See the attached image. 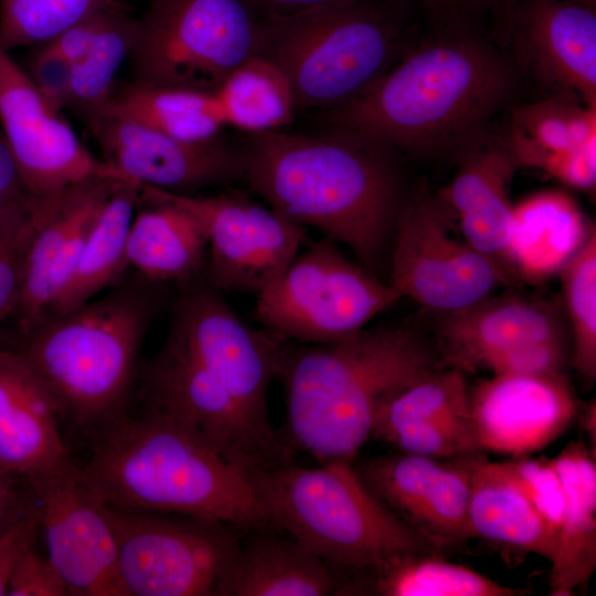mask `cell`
Wrapping results in <instances>:
<instances>
[{
    "mask_svg": "<svg viewBox=\"0 0 596 596\" xmlns=\"http://www.w3.org/2000/svg\"><path fill=\"white\" fill-rule=\"evenodd\" d=\"M515 86L511 63L470 26H441L352 100L324 110L326 126L396 151L464 148L486 131Z\"/></svg>",
    "mask_w": 596,
    "mask_h": 596,
    "instance_id": "obj_2",
    "label": "cell"
},
{
    "mask_svg": "<svg viewBox=\"0 0 596 596\" xmlns=\"http://www.w3.org/2000/svg\"><path fill=\"white\" fill-rule=\"evenodd\" d=\"M502 140L518 167L534 153L583 148L596 142V108L563 95L520 105Z\"/></svg>",
    "mask_w": 596,
    "mask_h": 596,
    "instance_id": "obj_32",
    "label": "cell"
},
{
    "mask_svg": "<svg viewBox=\"0 0 596 596\" xmlns=\"http://www.w3.org/2000/svg\"><path fill=\"white\" fill-rule=\"evenodd\" d=\"M135 394L140 408L191 427L251 469L291 461L256 434L221 371L171 326L160 350L140 364Z\"/></svg>",
    "mask_w": 596,
    "mask_h": 596,
    "instance_id": "obj_11",
    "label": "cell"
},
{
    "mask_svg": "<svg viewBox=\"0 0 596 596\" xmlns=\"http://www.w3.org/2000/svg\"><path fill=\"white\" fill-rule=\"evenodd\" d=\"M398 299L389 283L323 237L256 295L252 313L260 328L287 340L323 345L364 329Z\"/></svg>",
    "mask_w": 596,
    "mask_h": 596,
    "instance_id": "obj_9",
    "label": "cell"
},
{
    "mask_svg": "<svg viewBox=\"0 0 596 596\" xmlns=\"http://www.w3.org/2000/svg\"><path fill=\"white\" fill-rule=\"evenodd\" d=\"M585 415H586L585 416L586 418L583 419L584 427L586 428L588 434L590 436L593 434V437L595 438V404L594 403L593 405H589Z\"/></svg>",
    "mask_w": 596,
    "mask_h": 596,
    "instance_id": "obj_51",
    "label": "cell"
},
{
    "mask_svg": "<svg viewBox=\"0 0 596 596\" xmlns=\"http://www.w3.org/2000/svg\"><path fill=\"white\" fill-rule=\"evenodd\" d=\"M140 187L198 222L207 244L204 277L223 294H259L283 273L306 238V227L236 191L188 195Z\"/></svg>",
    "mask_w": 596,
    "mask_h": 596,
    "instance_id": "obj_13",
    "label": "cell"
},
{
    "mask_svg": "<svg viewBox=\"0 0 596 596\" xmlns=\"http://www.w3.org/2000/svg\"><path fill=\"white\" fill-rule=\"evenodd\" d=\"M40 510L47 557L71 595L123 596L107 504L71 462L26 481Z\"/></svg>",
    "mask_w": 596,
    "mask_h": 596,
    "instance_id": "obj_15",
    "label": "cell"
},
{
    "mask_svg": "<svg viewBox=\"0 0 596 596\" xmlns=\"http://www.w3.org/2000/svg\"><path fill=\"white\" fill-rule=\"evenodd\" d=\"M89 439L79 472L109 505L212 519L243 533L278 530L252 469L178 421L140 408Z\"/></svg>",
    "mask_w": 596,
    "mask_h": 596,
    "instance_id": "obj_3",
    "label": "cell"
},
{
    "mask_svg": "<svg viewBox=\"0 0 596 596\" xmlns=\"http://www.w3.org/2000/svg\"><path fill=\"white\" fill-rule=\"evenodd\" d=\"M469 521L475 538L497 541L553 562V530L509 476L502 462L471 455Z\"/></svg>",
    "mask_w": 596,
    "mask_h": 596,
    "instance_id": "obj_26",
    "label": "cell"
},
{
    "mask_svg": "<svg viewBox=\"0 0 596 596\" xmlns=\"http://www.w3.org/2000/svg\"><path fill=\"white\" fill-rule=\"evenodd\" d=\"M573 338V362L587 381L596 377V233L558 273Z\"/></svg>",
    "mask_w": 596,
    "mask_h": 596,
    "instance_id": "obj_37",
    "label": "cell"
},
{
    "mask_svg": "<svg viewBox=\"0 0 596 596\" xmlns=\"http://www.w3.org/2000/svg\"><path fill=\"white\" fill-rule=\"evenodd\" d=\"M421 9L439 26H470L488 13L498 17L513 0H402Z\"/></svg>",
    "mask_w": 596,
    "mask_h": 596,
    "instance_id": "obj_48",
    "label": "cell"
},
{
    "mask_svg": "<svg viewBox=\"0 0 596 596\" xmlns=\"http://www.w3.org/2000/svg\"><path fill=\"white\" fill-rule=\"evenodd\" d=\"M595 228L562 191H544L513 205L507 269L529 283L558 274Z\"/></svg>",
    "mask_w": 596,
    "mask_h": 596,
    "instance_id": "obj_23",
    "label": "cell"
},
{
    "mask_svg": "<svg viewBox=\"0 0 596 596\" xmlns=\"http://www.w3.org/2000/svg\"><path fill=\"white\" fill-rule=\"evenodd\" d=\"M126 254L136 274L175 288L204 275L207 244L202 228L187 211L140 187Z\"/></svg>",
    "mask_w": 596,
    "mask_h": 596,
    "instance_id": "obj_25",
    "label": "cell"
},
{
    "mask_svg": "<svg viewBox=\"0 0 596 596\" xmlns=\"http://www.w3.org/2000/svg\"><path fill=\"white\" fill-rule=\"evenodd\" d=\"M40 529V510L33 497L28 508L0 531V596L8 595L10 579L23 555L33 549Z\"/></svg>",
    "mask_w": 596,
    "mask_h": 596,
    "instance_id": "obj_46",
    "label": "cell"
},
{
    "mask_svg": "<svg viewBox=\"0 0 596 596\" xmlns=\"http://www.w3.org/2000/svg\"><path fill=\"white\" fill-rule=\"evenodd\" d=\"M438 370L432 347L406 326L364 328L323 345L287 340L277 373L287 408L281 435L320 464L353 461L383 404Z\"/></svg>",
    "mask_w": 596,
    "mask_h": 596,
    "instance_id": "obj_4",
    "label": "cell"
},
{
    "mask_svg": "<svg viewBox=\"0 0 596 596\" xmlns=\"http://www.w3.org/2000/svg\"><path fill=\"white\" fill-rule=\"evenodd\" d=\"M138 19L126 6L110 8L85 55L72 64L71 107L86 119L98 114L115 92L116 76L129 58Z\"/></svg>",
    "mask_w": 596,
    "mask_h": 596,
    "instance_id": "obj_33",
    "label": "cell"
},
{
    "mask_svg": "<svg viewBox=\"0 0 596 596\" xmlns=\"http://www.w3.org/2000/svg\"><path fill=\"white\" fill-rule=\"evenodd\" d=\"M33 500L28 483L0 467V531L17 519Z\"/></svg>",
    "mask_w": 596,
    "mask_h": 596,
    "instance_id": "obj_49",
    "label": "cell"
},
{
    "mask_svg": "<svg viewBox=\"0 0 596 596\" xmlns=\"http://www.w3.org/2000/svg\"><path fill=\"white\" fill-rule=\"evenodd\" d=\"M352 464L366 488L409 524L444 465L436 458L402 451Z\"/></svg>",
    "mask_w": 596,
    "mask_h": 596,
    "instance_id": "obj_36",
    "label": "cell"
},
{
    "mask_svg": "<svg viewBox=\"0 0 596 596\" xmlns=\"http://www.w3.org/2000/svg\"><path fill=\"white\" fill-rule=\"evenodd\" d=\"M54 207L0 226V350L15 344L23 255L33 233Z\"/></svg>",
    "mask_w": 596,
    "mask_h": 596,
    "instance_id": "obj_39",
    "label": "cell"
},
{
    "mask_svg": "<svg viewBox=\"0 0 596 596\" xmlns=\"http://www.w3.org/2000/svg\"><path fill=\"white\" fill-rule=\"evenodd\" d=\"M472 454L444 462L413 519L412 525L439 546L475 538L469 521Z\"/></svg>",
    "mask_w": 596,
    "mask_h": 596,
    "instance_id": "obj_38",
    "label": "cell"
},
{
    "mask_svg": "<svg viewBox=\"0 0 596 596\" xmlns=\"http://www.w3.org/2000/svg\"><path fill=\"white\" fill-rule=\"evenodd\" d=\"M524 67L596 108V11L574 0H513L499 15Z\"/></svg>",
    "mask_w": 596,
    "mask_h": 596,
    "instance_id": "obj_17",
    "label": "cell"
},
{
    "mask_svg": "<svg viewBox=\"0 0 596 596\" xmlns=\"http://www.w3.org/2000/svg\"><path fill=\"white\" fill-rule=\"evenodd\" d=\"M53 395L15 347L0 350V467L23 479L72 461Z\"/></svg>",
    "mask_w": 596,
    "mask_h": 596,
    "instance_id": "obj_20",
    "label": "cell"
},
{
    "mask_svg": "<svg viewBox=\"0 0 596 596\" xmlns=\"http://www.w3.org/2000/svg\"><path fill=\"white\" fill-rule=\"evenodd\" d=\"M397 3L354 0L290 17H265L258 54L284 72L297 109L339 107L396 63L404 40Z\"/></svg>",
    "mask_w": 596,
    "mask_h": 596,
    "instance_id": "obj_7",
    "label": "cell"
},
{
    "mask_svg": "<svg viewBox=\"0 0 596 596\" xmlns=\"http://www.w3.org/2000/svg\"><path fill=\"white\" fill-rule=\"evenodd\" d=\"M276 530L245 532L222 596L339 595L342 581L334 566L295 539Z\"/></svg>",
    "mask_w": 596,
    "mask_h": 596,
    "instance_id": "obj_24",
    "label": "cell"
},
{
    "mask_svg": "<svg viewBox=\"0 0 596 596\" xmlns=\"http://www.w3.org/2000/svg\"><path fill=\"white\" fill-rule=\"evenodd\" d=\"M226 126L248 134L283 130L297 110L290 83L269 58L256 54L215 89Z\"/></svg>",
    "mask_w": 596,
    "mask_h": 596,
    "instance_id": "obj_31",
    "label": "cell"
},
{
    "mask_svg": "<svg viewBox=\"0 0 596 596\" xmlns=\"http://www.w3.org/2000/svg\"><path fill=\"white\" fill-rule=\"evenodd\" d=\"M139 202L140 184L118 181L45 317L81 307L126 277L127 238Z\"/></svg>",
    "mask_w": 596,
    "mask_h": 596,
    "instance_id": "obj_28",
    "label": "cell"
},
{
    "mask_svg": "<svg viewBox=\"0 0 596 596\" xmlns=\"http://www.w3.org/2000/svg\"><path fill=\"white\" fill-rule=\"evenodd\" d=\"M170 287L135 273L102 298L49 315L15 348L46 385L63 421L86 436L126 414L136 392L138 356Z\"/></svg>",
    "mask_w": 596,
    "mask_h": 596,
    "instance_id": "obj_5",
    "label": "cell"
},
{
    "mask_svg": "<svg viewBox=\"0 0 596 596\" xmlns=\"http://www.w3.org/2000/svg\"><path fill=\"white\" fill-rule=\"evenodd\" d=\"M120 180L92 178L68 188L33 233L22 260L17 344L47 313Z\"/></svg>",
    "mask_w": 596,
    "mask_h": 596,
    "instance_id": "obj_19",
    "label": "cell"
},
{
    "mask_svg": "<svg viewBox=\"0 0 596 596\" xmlns=\"http://www.w3.org/2000/svg\"><path fill=\"white\" fill-rule=\"evenodd\" d=\"M8 595L68 596L71 593L49 557H42L31 549L15 567L9 583Z\"/></svg>",
    "mask_w": 596,
    "mask_h": 596,
    "instance_id": "obj_47",
    "label": "cell"
},
{
    "mask_svg": "<svg viewBox=\"0 0 596 596\" xmlns=\"http://www.w3.org/2000/svg\"><path fill=\"white\" fill-rule=\"evenodd\" d=\"M24 71L53 107L62 111L71 105L72 63L51 44L36 45Z\"/></svg>",
    "mask_w": 596,
    "mask_h": 596,
    "instance_id": "obj_43",
    "label": "cell"
},
{
    "mask_svg": "<svg viewBox=\"0 0 596 596\" xmlns=\"http://www.w3.org/2000/svg\"><path fill=\"white\" fill-rule=\"evenodd\" d=\"M119 0H0V46L9 51L50 42Z\"/></svg>",
    "mask_w": 596,
    "mask_h": 596,
    "instance_id": "obj_35",
    "label": "cell"
},
{
    "mask_svg": "<svg viewBox=\"0 0 596 596\" xmlns=\"http://www.w3.org/2000/svg\"><path fill=\"white\" fill-rule=\"evenodd\" d=\"M264 22L251 0H149L129 56L135 82L215 92L259 53Z\"/></svg>",
    "mask_w": 596,
    "mask_h": 596,
    "instance_id": "obj_8",
    "label": "cell"
},
{
    "mask_svg": "<svg viewBox=\"0 0 596 596\" xmlns=\"http://www.w3.org/2000/svg\"><path fill=\"white\" fill-rule=\"evenodd\" d=\"M0 130L29 191L57 200L92 178L125 179L92 155L72 126L35 88L24 68L0 46Z\"/></svg>",
    "mask_w": 596,
    "mask_h": 596,
    "instance_id": "obj_14",
    "label": "cell"
},
{
    "mask_svg": "<svg viewBox=\"0 0 596 596\" xmlns=\"http://www.w3.org/2000/svg\"><path fill=\"white\" fill-rule=\"evenodd\" d=\"M565 362V341H533L487 354L477 362L475 370L485 369L492 375L563 374Z\"/></svg>",
    "mask_w": 596,
    "mask_h": 596,
    "instance_id": "obj_42",
    "label": "cell"
},
{
    "mask_svg": "<svg viewBox=\"0 0 596 596\" xmlns=\"http://www.w3.org/2000/svg\"><path fill=\"white\" fill-rule=\"evenodd\" d=\"M252 134L241 148L249 188L290 221L347 245L372 273L404 202L395 151L353 130Z\"/></svg>",
    "mask_w": 596,
    "mask_h": 596,
    "instance_id": "obj_1",
    "label": "cell"
},
{
    "mask_svg": "<svg viewBox=\"0 0 596 596\" xmlns=\"http://www.w3.org/2000/svg\"><path fill=\"white\" fill-rule=\"evenodd\" d=\"M389 279L400 298L443 313L469 307L509 280L500 265L450 236L439 202L424 190L405 196L398 212Z\"/></svg>",
    "mask_w": 596,
    "mask_h": 596,
    "instance_id": "obj_12",
    "label": "cell"
},
{
    "mask_svg": "<svg viewBox=\"0 0 596 596\" xmlns=\"http://www.w3.org/2000/svg\"><path fill=\"white\" fill-rule=\"evenodd\" d=\"M265 17H290L354 0H251Z\"/></svg>",
    "mask_w": 596,
    "mask_h": 596,
    "instance_id": "obj_50",
    "label": "cell"
},
{
    "mask_svg": "<svg viewBox=\"0 0 596 596\" xmlns=\"http://www.w3.org/2000/svg\"><path fill=\"white\" fill-rule=\"evenodd\" d=\"M557 308L550 301L519 296H488L444 313L437 327L440 352L453 368L475 370L487 354L533 341H565Z\"/></svg>",
    "mask_w": 596,
    "mask_h": 596,
    "instance_id": "obj_22",
    "label": "cell"
},
{
    "mask_svg": "<svg viewBox=\"0 0 596 596\" xmlns=\"http://www.w3.org/2000/svg\"><path fill=\"white\" fill-rule=\"evenodd\" d=\"M87 121L103 160L140 185L191 195L243 175L241 149L220 137L185 141L106 114Z\"/></svg>",
    "mask_w": 596,
    "mask_h": 596,
    "instance_id": "obj_16",
    "label": "cell"
},
{
    "mask_svg": "<svg viewBox=\"0 0 596 596\" xmlns=\"http://www.w3.org/2000/svg\"><path fill=\"white\" fill-rule=\"evenodd\" d=\"M578 3L585 4L587 7L595 8L596 0H574Z\"/></svg>",
    "mask_w": 596,
    "mask_h": 596,
    "instance_id": "obj_52",
    "label": "cell"
},
{
    "mask_svg": "<svg viewBox=\"0 0 596 596\" xmlns=\"http://www.w3.org/2000/svg\"><path fill=\"white\" fill-rule=\"evenodd\" d=\"M459 170L440 201L458 219L465 242L505 273L513 204L510 187L518 168L502 137L486 131L464 148Z\"/></svg>",
    "mask_w": 596,
    "mask_h": 596,
    "instance_id": "obj_21",
    "label": "cell"
},
{
    "mask_svg": "<svg viewBox=\"0 0 596 596\" xmlns=\"http://www.w3.org/2000/svg\"><path fill=\"white\" fill-rule=\"evenodd\" d=\"M252 478L277 529L334 567L358 572L394 555L440 547L385 507L352 461L316 468L288 461L252 469Z\"/></svg>",
    "mask_w": 596,
    "mask_h": 596,
    "instance_id": "obj_6",
    "label": "cell"
},
{
    "mask_svg": "<svg viewBox=\"0 0 596 596\" xmlns=\"http://www.w3.org/2000/svg\"><path fill=\"white\" fill-rule=\"evenodd\" d=\"M502 466L558 536L565 499L553 460L520 458Z\"/></svg>",
    "mask_w": 596,
    "mask_h": 596,
    "instance_id": "obj_41",
    "label": "cell"
},
{
    "mask_svg": "<svg viewBox=\"0 0 596 596\" xmlns=\"http://www.w3.org/2000/svg\"><path fill=\"white\" fill-rule=\"evenodd\" d=\"M455 419H470L468 386L459 369L438 370L383 404L372 436L404 424Z\"/></svg>",
    "mask_w": 596,
    "mask_h": 596,
    "instance_id": "obj_34",
    "label": "cell"
},
{
    "mask_svg": "<svg viewBox=\"0 0 596 596\" xmlns=\"http://www.w3.org/2000/svg\"><path fill=\"white\" fill-rule=\"evenodd\" d=\"M364 578L347 583L340 595L368 592L382 596H515L528 589L513 588L430 553H403L379 565L358 571Z\"/></svg>",
    "mask_w": 596,
    "mask_h": 596,
    "instance_id": "obj_30",
    "label": "cell"
},
{
    "mask_svg": "<svg viewBox=\"0 0 596 596\" xmlns=\"http://www.w3.org/2000/svg\"><path fill=\"white\" fill-rule=\"evenodd\" d=\"M56 201L40 200L29 191L0 130V226L31 216Z\"/></svg>",
    "mask_w": 596,
    "mask_h": 596,
    "instance_id": "obj_45",
    "label": "cell"
},
{
    "mask_svg": "<svg viewBox=\"0 0 596 596\" xmlns=\"http://www.w3.org/2000/svg\"><path fill=\"white\" fill-rule=\"evenodd\" d=\"M100 114L116 116L185 141L216 138L226 126L214 92L138 82L115 89L109 102L96 115Z\"/></svg>",
    "mask_w": 596,
    "mask_h": 596,
    "instance_id": "obj_29",
    "label": "cell"
},
{
    "mask_svg": "<svg viewBox=\"0 0 596 596\" xmlns=\"http://www.w3.org/2000/svg\"><path fill=\"white\" fill-rule=\"evenodd\" d=\"M552 460L565 504L550 585L552 595L565 596L584 584L596 565V466L581 443L571 444Z\"/></svg>",
    "mask_w": 596,
    "mask_h": 596,
    "instance_id": "obj_27",
    "label": "cell"
},
{
    "mask_svg": "<svg viewBox=\"0 0 596 596\" xmlns=\"http://www.w3.org/2000/svg\"><path fill=\"white\" fill-rule=\"evenodd\" d=\"M374 437L402 453L432 458H455L479 449L470 419L411 423L385 429Z\"/></svg>",
    "mask_w": 596,
    "mask_h": 596,
    "instance_id": "obj_40",
    "label": "cell"
},
{
    "mask_svg": "<svg viewBox=\"0 0 596 596\" xmlns=\"http://www.w3.org/2000/svg\"><path fill=\"white\" fill-rule=\"evenodd\" d=\"M107 511L123 596H222L241 546L236 529L191 515Z\"/></svg>",
    "mask_w": 596,
    "mask_h": 596,
    "instance_id": "obj_10",
    "label": "cell"
},
{
    "mask_svg": "<svg viewBox=\"0 0 596 596\" xmlns=\"http://www.w3.org/2000/svg\"><path fill=\"white\" fill-rule=\"evenodd\" d=\"M519 166L542 170L568 187L592 190L596 183V142L565 152L534 153Z\"/></svg>",
    "mask_w": 596,
    "mask_h": 596,
    "instance_id": "obj_44",
    "label": "cell"
},
{
    "mask_svg": "<svg viewBox=\"0 0 596 596\" xmlns=\"http://www.w3.org/2000/svg\"><path fill=\"white\" fill-rule=\"evenodd\" d=\"M470 423L480 450L525 456L552 444L576 413L564 374H499L469 392Z\"/></svg>",
    "mask_w": 596,
    "mask_h": 596,
    "instance_id": "obj_18",
    "label": "cell"
}]
</instances>
